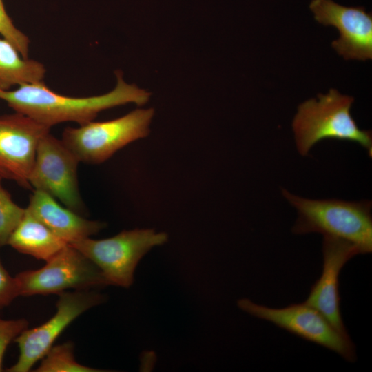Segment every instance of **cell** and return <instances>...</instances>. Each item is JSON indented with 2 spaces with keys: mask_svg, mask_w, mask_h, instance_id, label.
I'll use <instances>...</instances> for the list:
<instances>
[{
  "mask_svg": "<svg viewBox=\"0 0 372 372\" xmlns=\"http://www.w3.org/2000/svg\"><path fill=\"white\" fill-rule=\"evenodd\" d=\"M154 114L153 108L136 109L113 120L68 127L61 141L80 162L100 164L129 143L147 136Z\"/></svg>",
  "mask_w": 372,
  "mask_h": 372,
  "instance_id": "obj_4",
  "label": "cell"
},
{
  "mask_svg": "<svg viewBox=\"0 0 372 372\" xmlns=\"http://www.w3.org/2000/svg\"><path fill=\"white\" fill-rule=\"evenodd\" d=\"M360 254L358 248L347 241L323 236V265L320 277L312 285L305 302L320 311L342 334L349 335L340 312L339 276L344 265Z\"/></svg>",
  "mask_w": 372,
  "mask_h": 372,
  "instance_id": "obj_12",
  "label": "cell"
},
{
  "mask_svg": "<svg viewBox=\"0 0 372 372\" xmlns=\"http://www.w3.org/2000/svg\"><path fill=\"white\" fill-rule=\"evenodd\" d=\"M19 296L15 277H12L4 268L0 259V310L9 305Z\"/></svg>",
  "mask_w": 372,
  "mask_h": 372,
  "instance_id": "obj_20",
  "label": "cell"
},
{
  "mask_svg": "<svg viewBox=\"0 0 372 372\" xmlns=\"http://www.w3.org/2000/svg\"><path fill=\"white\" fill-rule=\"evenodd\" d=\"M237 304L246 313L331 350L349 362L356 360L355 346L349 336L340 333L320 311L305 302L275 309L242 298Z\"/></svg>",
  "mask_w": 372,
  "mask_h": 372,
  "instance_id": "obj_7",
  "label": "cell"
},
{
  "mask_svg": "<svg viewBox=\"0 0 372 372\" xmlns=\"http://www.w3.org/2000/svg\"><path fill=\"white\" fill-rule=\"evenodd\" d=\"M45 72L43 63L24 58L13 45L0 39V90L43 81Z\"/></svg>",
  "mask_w": 372,
  "mask_h": 372,
  "instance_id": "obj_15",
  "label": "cell"
},
{
  "mask_svg": "<svg viewBox=\"0 0 372 372\" xmlns=\"http://www.w3.org/2000/svg\"><path fill=\"white\" fill-rule=\"evenodd\" d=\"M309 8L319 23L336 28L340 33L331 43L346 60L372 59V14L364 7H347L333 0H312Z\"/></svg>",
  "mask_w": 372,
  "mask_h": 372,
  "instance_id": "obj_11",
  "label": "cell"
},
{
  "mask_svg": "<svg viewBox=\"0 0 372 372\" xmlns=\"http://www.w3.org/2000/svg\"><path fill=\"white\" fill-rule=\"evenodd\" d=\"M282 194L296 209L292 227L296 234L319 233L356 246L360 254L372 251V203L369 200L309 199L282 189Z\"/></svg>",
  "mask_w": 372,
  "mask_h": 372,
  "instance_id": "obj_2",
  "label": "cell"
},
{
  "mask_svg": "<svg viewBox=\"0 0 372 372\" xmlns=\"http://www.w3.org/2000/svg\"><path fill=\"white\" fill-rule=\"evenodd\" d=\"M353 101V96L330 89L300 103L291 125L299 154L307 156L316 143L331 138L356 143L371 157V131L358 127L351 114Z\"/></svg>",
  "mask_w": 372,
  "mask_h": 372,
  "instance_id": "obj_3",
  "label": "cell"
},
{
  "mask_svg": "<svg viewBox=\"0 0 372 372\" xmlns=\"http://www.w3.org/2000/svg\"><path fill=\"white\" fill-rule=\"evenodd\" d=\"M0 176V248L8 245V240L23 218L25 208L17 205L1 184Z\"/></svg>",
  "mask_w": 372,
  "mask_h": 372,
  "instance_id": "obj_17",
  "label": "cell"
},
{
  "mask_svg": "<svg viewBox=\"0 0 372 372\" xmlns=\"http://www.w3.org/2000/svg\"><path fill=\"white\" fill-rule=\"evenodd\" d=\"M0 34L24 58H28L30 39L14 25L6 11L3 0H0Z\"/></svg>",
  "mask_w": 372,
  "mask_h": 372,
  "instance_id": "obj_18",
  "label": "cell"
},
{
  "mask_svg": "<svg viewBox=\"0 0 372 372\" xmlns=\"http://www.w3.org/2000/svg\"><path fill=\"white\" fill-rule=\"evenodd\" d=\"M26 209L68 244L89 238L105 227L104 223L87 220L61 206L54 198L39 190L31 195Z\"/></svg>",
  "mask_w": 372,
  "mask_h": 372,
  "instance_id": "obj_13",
  "label": "cell"
},
{
  "mask_svg": "<svg viewBox=\"0 0 372 372\" xmlns=\"http://www.w3.org/2000/svg\"><path fill=\"white\" fill-rule=\"evenodd\" d=\"M28 327L25 319L3 320L0 318V372L3 371V359L9 344Z\"/></svg>",
  "mask_w": 372,
  "mask_h": 372,
  "instance_id": "obj_19",
  "label": "cell"
},
{
  "mask_svg": "<svg viewBox=\"0 0 372 372\" xmlns=\"http://www.w3.org/2000/svg\"><path fill=\"white\" fill-rule=\"evenodd\" d=\"M115 73L116 87L101 95L68 96L55 92L41 81L24 84L13 90H0V99L14 112L27 115L50 128L68 121L83 125L93 121L103 110L128 103L140 106L149 101V92L126 83L121 71Z\"/></svg>",
  "mask_w": 372,
  "mask_h": 372,
  "instance_id": "obj_1",
  "label": "cell"
},
{
  "mask_svg": "<svg viewBox=\"0 0 372 372\" xmlns=\"http://www.w3.org/2000/svg\"><path fill=\"white\" fill-rule=\"evenodd\" d=\"M41 364L34 371L37 372H101L77 362L74 355L72 342L52 346L41 359Z\"/></svg>",
  "mask_w": 372,
  "mask_h": 372,
  "instance_id": "obj_16",
  "label": "cell"
},
{
  "mask_svg": "<svg viewBox=\"0 0 372 372\" xmlns=\"http://www.w3.org/2000/svg\"><path fill=\"white\" fill-rule=\"evenodd\" d=\"M50 127L23 114L0 116V176L31 188L29 176L37 147Z\"/></svg>",
  "mask_w": 372,
  "mask_h": 372,
  "instance_id": "obj_10",
  "label": "cell"
},
{
  "mask_svg": "<svg viewBox=\"0 0 372 372\" xmlns=\"http://www.w3.org/2000/svg\"><path fill=\"white\" fill-rule=\"evenodd\" d=\"M58 295L56 313L41 325L30 329L27 328L14 339L19 355L17 362L6 371H29L72 321L105 299L103 294L91 289L63 291Z\"/></svg>",
  "mask_w": 372,
  "mask_h": 372,
  "instance_id": "obj_9",
  "label": "cell"
},
{
  "mask_svg": "<svg viewBox=\"0 0 372 372\" xmlns=\"http://www.w3.org/2000/svg\"><path fill=\"white\" fill-rule=\"evenodd\" d=\"M68 243L53 234L25 208L8 245L20 253L47 261Z\"/></svg>",
  "mask_w": 372,
  "mask_h": 372,
  "instance_id": "obj_14",
  "label": "cell"
},
{
  "mask_svg": "<svg viewBox=\"0 0 372 372\" xmlns=\"http://www.w3.org/2000/svg\"><path fill=\"white\" fill-rule=\"evenodd\" d=\"M45 262L39 269L23 271L15 276L19 296L59 294L68 289L107 285L100 269L70 244Z\"/></svg>",
  "mask_w": 372,
  "mask_h": 372,
  "instance_id": "obj_6",
  "label": "cell"
},
{
  "mask_svg": "<svg viewBox=\"0 0 372 372\" xmlns=\"http://www.w3.org/2000/svg\"><path fill=\"white\" fill-rule=\"evenodd\" d=\"M79 162L61 139L49 132L39 143L29 176L30 185L59 200L74 212L83 214L85 207L77 178Z\"/></svg>",
  "mask_w": 372,
  "mask_h": 372,
  "instance_id": "obj_8",
  "label": "cell"
},
{
  "mask_svg": "<svg viewBox=\"0 0 372 372\" xmlns=\"http://www.w3.org/2000/svg\"><path fill=\"white\" fill-rule=\"evenodd\" d=\"M167 234L152 229L124 230L101 240L90 237L71 243L101 271L107 285L130 287L138 262L152 248L167 241Z\"/></svg>",
  "mask_w": 372,
  "mask_h": 372,
  "instance_id": "obj_5",
  "label": "cell"
}]
</instances>
